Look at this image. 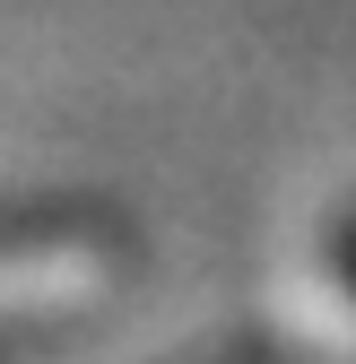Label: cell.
I'll return each mask as SVG.
<instances>
[{
    "label": "cell",
    "mask_w": 356,
    "mask_h": 364,
    "mask_svg": "<svg viewBox=\"0 0 356 364\" xmlns=\"http://www.w3.org/2000/svg\"><path fill=\"white\" fill-rule=\"evenodd\" d=\"M330 243H339V269H347V295H356V217H339V235H330Z\"/></svg>",
    "instance_id": "obj_1"
}]
</instances>
